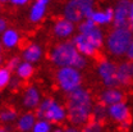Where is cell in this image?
I'll list each match as a JSON object with an SVG mask.
<instances>
[{
    "mask_svg": "<svg viewBox=\"0 0 133 132\" xmlns=\"http://www.w3.org/2000/svg\"><path fill=\"white\" fill-rule=\"evenodd\" d=\"M63 16L66 21L74 23H81L84 21L83 17V0H70L64 5Z\"/></svg>",
    "mask_w": 133,
    "mask_h": 132,
    "instance_id": "cell-8",
    "label": "cell"
},
{
    "mask_svg": "<svg viewBox=\"0 0 133 132\" xmlns=\"http://www.w3.org/2000/svg\"><path fill=\"white\" fill-rule=\"evenodd\" d=\"M116 78L119 85H128L132 81V72H131V63L128 62H123L116 67Z\"/></svg>",
    "mask_w": 133,
    "mask_h": 132,
    "instance_id": "cell-17",
    "label": "cell"
},
{
    "mask_svg": "<svg viewBox=\"0 0 133 132\" xmlns=\"http://www.w3.org/2000/svg\"><path fill=\"white\" fill-rule=\"evenodd\" d=\"M41 56H42V49L37 44L27 45V48L23 50V53H22L23 62H27V63H31V64L38 62L41 59Z\"/></svg>",
    "mask_w": 133,
    "mask_h": 132,
    "instance_id": "cell-16",
    "label": "cell"
},
{
    "mask_svg": "<svg viewBox=\"0 0 133 132\" xmlns=\"http://www.w3.org/2000/svg\"><path fill=\"white\" fill-rule=\"evenodd\" d=\"M32 132H52L51 123L48 121H44V119H37Z\"/></svg>",
    "mask_w": 133,
    "mask_h": 132,
    "instance_id": "cell-25",
    "label": "cell"
},
{
    "mask_svg": "<svg viewBox=\"0 0 133 132\" xmlns=\"http://www.w3.org/2000/svg\"><path fill=\"white\" fill-rule=\"evenodd\" d=\"M72 42L73 45L76 46V49L78 50V53L83 55V56H94L96 54L97 49L92 45V42L83 35H76L73 39H72Z\"/></svg>",
    "mask_w": 133,
    "mask_h": 132,
    "instance_id": "cell-10",
    "label": "cell"
},
{
    "mask_svg": "<svg viewBox=\"0 0 133 132\" xmlns=\"http://www.w3.org/2000/svg\"><path fill=\"white\" fill-rule=\"evenodd\" d=\"M16 119H18V116L13 108H5L0 112V121L3 123H12Z\"/></svg>",
    "mask_w": 133,
    "mask_h": 132,
    "instance_id": "cell-23",
    "label": "cell"
},
{
    "mask_svg": "<svg viewBox=\"0 0 133 132\" xmlns=\"http://www.w3.org/2000/svg\"><path fill=\"white\" fill-rule=\"evenodd\" d=\"M74 24L69 21H66L65 18H60L58 19L55 23H54V27H52V31L54 35L59 39H66V37H70L73 32H74Z\"/></svg>",
    "mask_w": 133,
    "mask_h": 132,
    "instance_id": "cell-14",
    "label": "cell"
},
{
    "mask_svg": "<svg viewBox=\"0 0 133 132\" xmlns=\"http://www.w3.org/2000/svg\"><path fill=\"white\" fill-rule=\"evenodd\" d=\"M123 99H124V95L118 89H106L100 95V103L102 105H105L106 108H110L115 104L123 103Z\"/></svg>",
    "mask_w": 133,
    "mask_h": 132,
    "instance_id": "cell-12",
    "label": "cell"
},
{
    "mask_svg": "<svg viewBox=\"0 0 133 132\" xmlns=\"http://www.w3.org/2000/svg\"><path fill=\"white\" fill-rule=\"evenodd\" d=\"M19 64H21V60H19V58H18V56H13V58H10V59L8 60L6 68H8V69L12 72V71H16Z\"/></svg>",
    "mask_w": 133,
    "mask_h": 132,
    "instance_id": "cell-27",
    "label": "cell"
},
{
    "mask_svg": "<svg viewBox=\"0 0 133 132\" xmlns=\"http://www.w3.org/2000/svg\"><path fill=\"white\" fill-rule=\"evenodd\" d=\"M129 22L133 24V3H131V8H129Z\"/></svg>",
    "mask_w": 133,
    "mask_h": 132,
    "instance_id": "cell-33",
    "label": "cell"
},
{
    "mask_svg": "<svg viewBox=\"0 0 133 132\" xmlns=\"http://www.w3.org/2000/svg\"><path fill=\"white\" fill-rule=\"evenodd\" d=\"M1 64H3V55H0V68H1Z\"/></svg>",
    "mask_w": 133,
    "mask_h": 132,
    "instance_id": "cell-36",
    "label": "cell"
},
{
    "mask_svg": "<svg viewBox=\"0 0 133 132\" xmlns=\"http://www.w3.org/2000/svg\"><path fill=\"white\" fill-rule=\"evenodd\" d=\"M0 132H6V130H4V128H0Z\"/></svg>",
    "mask_w": 133,
    "mask_h": 132,
    "instance_id": "cell-39",
    "label": "cell"
},
{
    "mask_svg": "<svg viewBox=\"0 0 133 132\" xmlns=\"http://www.w3.org/2000/svg\"><path fill=\"white\" fill-rule=\"evenodd\" d=\"M10 4L12 5H17V7H22V5L28 4V1L27 0H10Z\"/></svg>",
    "mask_w": 133,
    "mask_h": 132,
    "instance_id": "cell-31",
    "label": "cell"
},
{
    "mask_svg": "<svg viewBox=\"0 0 133 132\" xmlns=\"http://www.w3.org/2000/svg\"><path fill=\"white\" fill-rule=\"evenodd\" d=\"M90 19H92V22H94L96 26H102V24H108V23L113 22V21L109 18V16L106 14L105 10H95V13L92 14V17H91Z\"/></svg>",
    "mask_w": 133,
    "mask_h": 132,
    "instance_id": "cell-22",
    "label": "cell"
},
{
    "mask_svg": "<svg viewBox=\"0 0 133 132\" xmlns=\"http://www.w3.org/2000/svg\"><path fill=\"white\" fill-rule=\"evenodd\" d=\"M108 110H109V117L113 121L119 122L120 124L127 122V121H129V108H128V105L124 101L108 108Z\"/></svg>",
    "mask_w": 133,
    "mask_h": 132,
    "instance_id": "cell-13",
    "label": "cell"
},
{
    "mask_svg": "<svg viewBox=\"0 0 133 132\" xmlns=\"http://www.w3.org/2000/svg\"><path fill=\"white\" fill-rule=\"evenodd\" d=\"M66 116H68L66 109L52 98L44 99L36 110L37 119H44L50 123H62L66 118Z\"/></svg>",
    "mask_w": 133,
    "mask_h": 132,
    "instance_id": "cell-4",
    "label": "cell"
},
{
    "mask_svg": "<svg viewBox=\"0 0 133 132\" xmlns=\"http://www.w3.org/2000/svg\"><path fill=\"white\" fill-rule=\"evenodd\" d=\"M0 5H1V3H0Z\"/></svg>",
    "mask_w": 133,
    "mask_h": 132,
    "instance_id": "cell-40",
    "label": "cell"
},
{
    "mask_svg": "<svg viewBox=\"0 0 133 132\" xmlns=\"http://www.w3.org/2000/svg\"><path fill=\"white\" fill-rule=\"evenodd\" d=\"M63 132H82V131H79L77 127H66L65 130H63Z\"/></svg>",
    "mask_w": 133,
    "mask_h": 132,
    "instance_id": "cell-32",
    "label": "cell"
},
{
    "mask_svg": "<svg viewBox=\"0 0 133 132\" xmlns=\"http://www.w3.org/2000/svg\"><path fill=\"white\" fill-rule=\"evenodd\" d=\"M109 116V110L105 105H102L101 103L94 105V109H92V117H94V121H97V122H102L106 117Z\"/></svg>",
    "mask_w": 133,
    "mask_h": 132,
    "instance_id": "cell-21",
    "label": "cell"
},
{
    "mask_svg": "<svg viewBox=\"0 0 133 132\" xmlns=\"http://www.w3.org/2000/svg\"><path fill=\"white\" fill-rule=\"evenodd\" d=\"M12 78V72L8 68H0V89L9 86Z\"/></svg>",
    "mask_w": 133,
    "mask_h": 132,
    "instance_id": "cell-24",
    "label": "cell"
},
{
    "mask_svg": "<svg viewBox=\"0 0 133 132\" xmlns=\"http://www.w3.org/2000/svg\"><path fill=\"white\" fill-rule=\"evenodd\" d=\"M133 39V33L129 27L124 28H114L109 33L106 40V48L108 51L114 56H122L125 55L128 48L131 45Z\"/></svg>",
    "mask_w": 133,
    "mask_h": 132,
    "instance_id": "cell-3",
    "label": "cell"
},
{
    "mask_svg": "<svg viewBox=\"0 0 133 132\" xmlns=\"http://www.w3.org/2000/svg\"><path fill=\"white\" fill-rule=\"evenodd\" d=\"M127 58L129 59V60H132L133 62V39L132 41H131V45H129V48H128V51H127Z\"/></svg>",
    "mask_w": 133,
    "mask_h": 132,
    "instance_id": "cell-30",
    "label": "cell"
},
{
    "mask_svg": "<svg viewBox=\"0 0 133 132\" xmlns=\"http://www.w3.org/2000/svg\"><path fill=\"white\" fill-rule=\"evenodd\" d=\"M36 118H37V117L35 116L33 113H30V112L22 114V116L17 119V127H18V130L22 132L32 131L35 124H36V122H37Z\"/></svg>",
    "mask_w": 133,
    "mask_h": 132,
    "instance_id": "cell-19",
    "label": "cell"
},
{
    "mask_svg": "<svg viewBox=\"0 0 133 132\" xmlns=\"http://www.w3.org/2000/svg\"><path fill=\"white\" fill-rule=\"evenodd\" d=\"M131 72H132V77H133V62L131 63Z\"/></svg>",
    "mask_w": 133,
    "mask_h": 132,
    "instance_id": "cell-37",
    "label": "cell"
},
{
    "mask_svg": "<svg viewBox=\"0 0 133 132\" xmlns=\"http://www.w3.org/2000/svg\"><path fill=\"white\" fill-rule=\"evenodd\" d=\"M116 67L118 66L115 63L106 59L101 60L97 64V74L108 89H115L119 85L116 78Z\"/></svg>",
    "mask_w": 133,
    "mask_h": 132,
    "instance_id": "cell-7",
    "label": "cell"
},
{
    "mask_svg": "<svg viewBox=\"0 0 133 132\" xmlns=\"http://www.w3.org/2000/svg\"><path fill=\"white\" fill-rule=\"evenodd\" d=\"M82 132H102V124L97 121H90L84 124Z\"/></svg>",
    "mask_w": 133,
    "mask_h": 132,
    "instance_id": "cell-26",
    "label": "cell"
},
{
    "mask_svg": "<svg viewBox=\"0 0 133 132\" xmlns=\"http://www.w3.org/2000/svg\"><path fill=\"white\" fill-rule=\"evenodd\" d=\"M78 32H79V35L86 36L97 50L102 46V44H104V33L92 22V19L82 21L79 23V26H78Z\"/></svg>",
    "mask_w": 133,
    "mask_h": 132,
    "instance_id": "cell-6",
    "label": "cell"
},
{
    "mask_svg": "<svg viewBox=\"0 0 133 132\" xmlns=\"http://www.w3.org/2000/svg\"><path fill=\"white\" fill-rule=\"evenodd\" d=\"M19 85H21V80L17 77V78H12V81L9 83V86H10V89L12 90H17L18 87H19Z\"/></svg>",
    "mask_w": 133,
    "mask_h": 132,
    "instance_id": "cell-29",
    "label": "cell"
},
{
    "mask_svg": "<svg viewBox=\"0 0 133 132\" xmlns=\"http://www.w3.org/2000/svg\"><path fill=\"white\" fill-rule=\"evenodd\" d=\"M48 5H49V1L48 0H36L32 4L31 9H30V21L33 23H37L40 22L45 14H46V10H48Z\"/></svg>",
    "mask_w": 133,
    "mask_h": 132,
    "instance_id": "cell-15",
    "label": "cell"
},
{
    "mask_svg": "<svg viewBox=\"0 0 133 132\" xmlns=\"http://www.w3.org/2000/svg\"><path fill=\"white\" fill-rule=\"evenodd\" d=\"M6 30H8V22H6V19L0 17V35H3Z\"/></svg>",
    "mask_w": 133,
    "mask_h": 132,
    "instance_id": "cell-28",
    "label": "cell"
},
{
    "mask_svg": "<svg viewBox=\"0 0 133 132\" xmlns=\"http://www.w3.org/2000/svg\"><path fill=\"white\" fill-rule=\"evenodd\" d=\"M0 41H1V44H3L4 48H6V49H13V48H16L17 45L19 44L21 36H19L18 31H16L14 28H8L5 32L1 35Z\"/></svg>",
    "mask_w": 133,
    "mask_h": 132,
    "instance_id": "cell-18",
    "label": "cell"
},
{
    "mask_svg": "<svg viewBox=\"0 0 133 132\" xmlns=\"http://www.w3.org/2000/svg\"><path fill=\"white\" fill-rule=\"evenodd\" d=\"M52 132H63L62 128H55V130H52Z\"/></svg>",
    "mask_w": 133,
    "mask_h": 132,
    "instance_id": "cell-34",
    "label": "cell"
},
{
    "mask_svg": "<svg viewBox=\"0 0 133 132\" xmlns=\"http://www.w3.org/2000/svg\"><path fill=\"white\" fill-rule=\"evenodd\" d=\"M55 78H56V83L59 89L66 94H72L73 91L81 89V85H82L81 71L72 67L59 68L56 71Z\"/></svg>",
    "mask_w": 133,
    "mask_h": 132,
    "instance_id": "cell-5",
    "label": "cell"
},
{
    "mask_svg": "<svg viewBox=\"0 0 133 132\" xmlns=\"http://www.w3.org/2000/svg\"><path fill=\"white\" fill-rule=\"evenodd\" d=\"M33 72H35L33 66L31 63H27V62H21V64L16 69L17 77L19 80H28V78H31Z\"/></svg>",
    "mask_w": 133,
    "mask_h": 132,
    "instance_id": "cell-20",
    "label": "cell"
},
{
    "mask_svg": "<svg viewBox=\"0 0 133 132\" xmlns=\"http://www.w3.org/2000/svg\"><path fill=\"white\" fill-rule=\"evenodd\" d=\"M129 8L131 3L127 0L118 1L114 9V28H124L129 27Z\"/></svg>",
    "mask_w": 133,
    "mask_h": 132,
    "instance_id": "cell-9",
    "label": "cell"
},
{
    "mask_svg": "<svg viewBox=\"0 0 133 132\" xmlns=\"http://www.w3.org/2000/svg\"><path fill=\"white\" fill-rule=\"evenodd\" d=\"M50 60L59 68L72 67L78 71L87 66V58L81 55L72 41H63L56 44L50 51Z\"/></svg>",
    "mask_w": 133,
    "mask_h": 132,
    "instance_id": "cell-2",
    "label": "cell"
},
{
    "mask_svg": "<svg viewBox=\"0 0 133 132\" xmlns=\"http://www.w3.org/2000/svg\"><path fill=\"white\" fill-rule=\"evenodd\" d=\"M3 48H4V46H3V44H1V41H0V55H1V51H3Z\"/></svg>",
    "mask_w": 133,
    "mask_h": 132,
    "instance_id": "cell-35",
    "label": "cell"
},
{
    "mask_svg": "<svg viewBox=\"0 0 133 132\" xmlns=\"http://www.w3.org/2000/svg\"><path fill=\"white\" fill-rule=\"evenodd\" d=\"M41 94L36 86H28L23 92L22 103L27 109H37L41 103Z\"/></svg>",
    "mask_w": 133,
    "mask_h": 132,
    "instance_id": "cell-11",
    "label": "cell"
},
{
    "mask_svg": "<svg viewBox=\"0 0 133 132\" xmlns=\"http://www.w3.org/2000/svg\"><path fill=\"white\" fill-rule=\"evenodd\" d=\"M94 103L91 92L86 89H78L69 94L66 112L68 118L74 126H84L90 122V117L92 116Z\"/></svg>",
    "mask_w": 133,
    "mask_h": 132,
    "instance_id": "cell-1",
    "label": "cell"
},
{
    "mask_svg": "<svg viewBox=\"0 0 133 132\" xmlns=\"http://www.w3.org/2000/svg\"><path fill=\"white\" fill-rule=\"evenodd\" d=\"M129 28H131V31H132V33H133V24H131V26H129Z\"/></svg>",
    "mask_w": 133,
    "mask_h": 132,
    "instance_id": "cell-38",
    "label": "cell"
}]
</instances>
